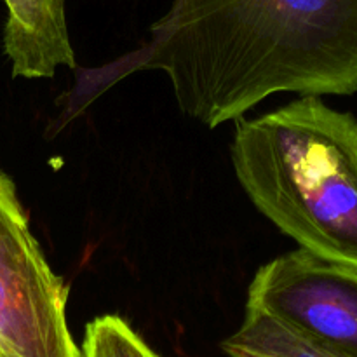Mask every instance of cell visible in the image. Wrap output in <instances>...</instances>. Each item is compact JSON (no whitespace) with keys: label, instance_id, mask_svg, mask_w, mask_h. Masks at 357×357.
<instances>
[{"label":"cell","instance_id":"1","mask_svg":"<svg viewBox=\"0 0 357 357\" xmlns=\"http://www.w3.org/2000/svg\"><path fill=\"white\" fill-rule=\"evenodd\" d=\"M160 70L187 117L213 129L275 93H357V0H173L112 80Z\"/></svg>","mask_w":357,"mask_h":357},{"label":"cell","instance_id":"2","mask_svg":"<svg viewBox=\"0 0 357 357\" xmlns=\"http://www.w3.org/2000/svg\"><path fill=\"white\" fill-rule=\"evenodd\" d=\"M237 180L258 211L324 260L357 268V119L302 96L239 119Z\"/></svg>","mask_w":357,"mask_h":357},{"label":"cell","instance_id":"3","mask_svg":"<svg viewBox=\"0 0 357 357\" xmlns=\"http://www.w3.org/2000/svg\"><path fill=\"white\" fill-rule=\"evenodd\" d=\"M68 288L33 237L0 169V357H82L66 323Z\"/></svg>","mask_w":357,"mask_h":357},{"label":"cell","instance_id":"4","mask_svg":"<svg viewBox=\"0 0 357 357\" xmlns=\"http://www.w3.org/2000/svg\"><path fill=\"white\" fill-rule=\"evenodd\" d=\"M246 310L272 317L337 357H357V268L305 250L260 268Z\"/></svg>","mask_w":357,"mask_h":357},{"label":"cell","instance_id":"5","mask_svg":"<svg viewBox=\"0 0 357 357\" xmlns=\"http://www.w3.org/2000/svg\"><path fill=\"white\" fill-rule=\"evenodd\" d=\"M3 49L14 77L51 79L59 66L75 68L66 24V0H3Z\"/></svg>","mask_w":357,"mask_h":357},{"label":"cell","instance_id":"6","mask_svg":"<svg viewBox=\"0 0 357 357\" xmlns=\"http://www.w3.org/2000/svg\"><path fill=\"white\" fill-rule=\"evenodd\" d=\"M229 357H337L272 317L246 310L239 330L223 340Z\"/></svg>","mask_w":357,"mask_h":357},{"label":"cell","instance_id":"7","mask_svg":"<svg viewBox=\"0 0 357 357\" xmlns=\"http://www.w3.org/2000/svg\"><path fill=\"white\" fill-rule=\"evenodd\" d=\"M80 352L82 357H160L129 323L114 314L87 324Z\"/></svg>","mask_w":357,"mask_h":357}]
</instances>
